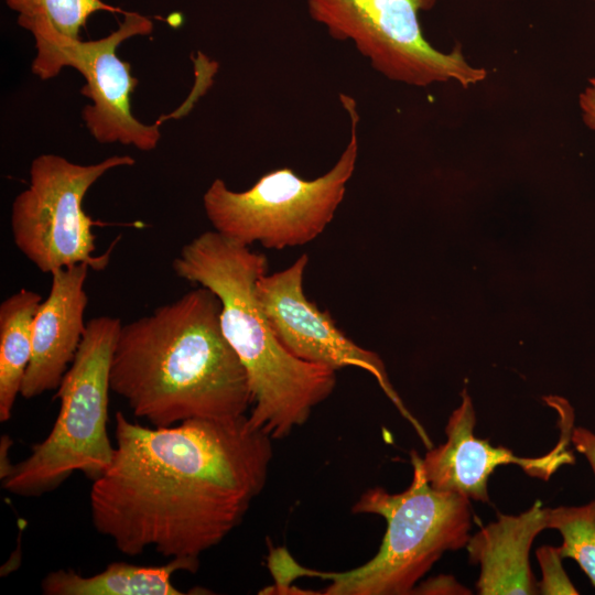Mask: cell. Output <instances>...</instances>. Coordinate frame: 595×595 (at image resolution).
I'll use <instances>...</instances> for the list:
<instances>
[{
    "label": "cell",
    "mask_w": 595,
    "mask_h": 595,
    "mask_svg": "<svg viewBox=\"0 0 595 595\" xmlns=\"http://www.w3.org/2000/svg\"><path fill=\"white\" fill-rule=\"evenodd\" d=\"M116 446L89 494L91 522L129 556L149 548L199 561L245 518L262 491L272 439L248 415L164 428L118 411Z\"/></svg>",
    "instance_id": "obj_1"
},
{
    "label": "cell",
    "mask_w": 595,
    "mask_h": 595,
    "mask_svg": "<svg viewBox=\"0 0 595 595\" xmlns=\"http://www.w3.org/2000/svg\"><path fill=\"white\" fill-rule=\"evenodd\" d=\"M221 303L198 285L122 324L110 364V390L154 428L190 419L246 415L248 376L226 339Z\"/></svg>",
    "instance_id": "obj_2"
},
{
    "label": "cell",
    "mask_w": 595,
    "mask_h": 595,
    "mask_svg": "<svg viewBox=\"0 0 595 595\" xmlns=\"http://www.w3.org/2000/svg\"><path fill=\"white\" fill-rule=\"evenodd\" d=\"M172 267L177 277L220 300L223 333L249 380V422L272 440L303 425L334 391L336 371L299 359L278 339L256 291L267 257L209 230L184 245Z\"/></svg>",
    "instance_id": "obj_3"
},
{
    "label": "cell",
    "mask_w": 595,
    "mask_h": 595,
    "mask_svg": "<svg viewBox=\"0 0 595 595\" xmlns=\"http://www.w3.org/2000/svg\"><path fill=\"white\" fill-rule=\"evenodd\" d=\"M413 476L409 487L391 494L382 487L365 491L354 513H375L387 522L378 552L365 564L345 572H322L302 566L285 548L271 549L268 567L274 584L261 594H282L300 577L328 582L314 594L407 595L446 551L466 545L472 526L469 499L434 489L421 457L411 452Z\"/></svg>",
    "instance_id": "obj_4"
},
{
    "label": "cell",
    "mask_w": 595,
    "mask_h": 595,
    "mask_svg": "<svg viewBox=\"0 0 595 595\" xmlns=\"http://www.w3.org/2000/svg\"><path fill=\"white\" fill-rule=\"evenodd\" d=\"M121 326V320L110 315L87 322L56 389L60 411L54 425L25 459L0 469L3 489L37 497L56 489L74 472L95 480L110 465L115 447L107 433L109 372Z\"/></svg>",
    "instance_id": "obj_5"
},
{
    "label": "cell",
    "mask_w": 595,
    "mask_h": 595,
    "mask_svg": "<svg viewBox=\"0 0 595 595\" xmlns=\"http://www.w3.org/2000/svg\"><path fill=\"white\" fill-rule=\"evenodd\" d=\"M339 98L350 119V138L333 167L313 180L289 167L277 169L241 192L215 178L203 195L215 231L242 246L259 242L280 250L306 245L325 230L344 199L358 159L357 105L350 96L340 94Z\"/></svg>",
    "instance_id": "obj_6"
},
{
    "label": "cell",
    "mask_w": 595,
    "mask_h": 595,
    "mask_svg": "<svg viewBox=\"0 0 595 595\" xmlns=\"http://www.w3.org/2000/svg\"><path fill=\"white\" fill-rule=\"evenodd\" d=\"M130 155H112L94 164L74 163L57 154H40L31 163L29 185L13 199L12 240L41 272L75 264L102 271L110 249L96 255L95 221L83 207L88 190L110 170L131 166Z\"/></svg>",
    "instance_id": "obj_7"
},
{
    "label": "cell",
    "mask_w": 595,
    "mask_h": 595,
    "mask_svg": "<svg viewBox=\"0 0 595 595\" xmlns=\"http://www.w3.org/2000/svg\"><path fill=\"white\" fill-rule=\"evenodd\" d=\"M313 21L336 41H349L374 69L390 80L424 87L483 82L484 68L469 64L461 47L442 52L423 35L419 14L436 0H305Z\"/></svg>",
    "instance_id": "obj_8"
},
{
    "label": "cell",
    "mask_w": 595,
    "mask_h": 595,
    "mask_svg": "<svg viewBox=\"0 0 595 595\" xmlns=\"http://www.w3.org/2000/svg\"><path fill=\"white\" fill-rule=\"evenodd\" d=\"M307 263V255H302L288 268L271 274L264 273L257 281L258 300L280 343L304 361L335 371L357 367L372 375L424 446L432 448L433 443L426 431L390 383L381 358L347 337L327 311L320 310L307 299L303 289Z\"/></svg>",
    "instance_id": "obj_9"
},
{
    "label": "cell",
    "mask_w": 595,
    "mask_h": 595,
    "mask_svg": "<svg viewBox=\"0 0 595 595\" xmlns=\"http://www.w3.org/2000/svg\"><path fill=\"white\" fill-rule=\"evenodd\" d=\"M153 22L139 12H125L118 29L105 37L76 42L64 56V67L75 68L85 79L80 93L91 104L82 110L83 121L99 143H120L140 151L154 150L161 139L158 125H144L131 111L130 97L138 79L129 63L117 55L126 40L149 35Z\"/></svg>",
    "instance_id": "obj_10"
},
{
    "label": "cell",
    "mask_w": 595,
    "mask_h": 595,
    "mask_svg": "<svg viewBox=\"0 0 595 595\" xmlns=\"http://www.w3.org/2000/svg\"><path fill=\"white\" fill-rule=\"evenodd\" d=\"M559 443L545 455L520 457L504 446H493L474 435L476 414L466 390L462 403L453 411L445 426L446 441L428 450L421 458L429 484L436 490L458 494L480 502H489L488 478L501 465H518L527 475L548 480L561 466L574 463L569 451L573 430L562 414Z\"/></svg>",
    "instance_id": "obj_11"
},
{
    "label": "cell",
    "mask_w": 595,
    "mask_h": 595,
    "mask_svg": "<svg viewBox=\"0 0 595 595\" xmlns=\"http://www.w3.org/2000/svg\"><path fill=\"white\" fill-rule=\"evenodd\" d=\"M87 264L53 271L48 295L36 311L32 329V357L20 394L32 399L58 388L80 345L88 296Z\"/></svg>",
    "instance_id": "obj_12"
},
{
    "label": "cell",
    "mask_w": 595,
    "mask_h": 595,
    "mask_svg": "<svg viewBox=\"0 0 595 595\" xmlns=\"http://www.w3.org/2000/svg\"><path fill=\"white\" fill-rule=\"evenodd\" d=\"M549 508L536 501L512 516L497 512V520L469 537L465 548L472 564L479 565L480 595L539 594L529 552L536 537L548 529Z\"/></svg>",
    "instance_id": "obj_13"
},
{
    "label": "cell",
    "mask_w": 595,
    "mask_h": 595,
    "mask_svg": "<svg viewBox=\"0 0 595 595\" xmlns=\"http://www.w3.org/2000/svg\"><path fill=\"white\" fill-rule=\"evenodd\" d=\"M18 13L17 22L35 41L32 73L43 80L60 75L65 53L78 41L79 31L97 11H118L102 0H3Z\"/></svg>",
    "instance_id": "obj_14"
},
{
    "label": "cell",
    "mask_w": 595,
    "mask_h": 595,
    "mask_svg": "<svg viewBox=\"0 0 595 595\" xmlns=\"http://www.w3.org/2000/svg\"><path fill=\"white\" fill-rule=\"evenodd\" d=\"M199 561L173 558L160 566L113 562L93 575L82 576L69 570L50 572L41 582L46 595H182L173 585L177 571L195 573Z\"/></svg>",
    "instance_id": "obj_15"
},
{
    "label": "cell",
    "mask_w": 595,
    "mask_h": 595,
    "mask_svg": "<svg viewBox=\"0 0 595 595\" xmlns=\"http://www.w3.org/2000/svg\"><path fill=\"white\" fill-rule=\"evenodd\" d=\"M42 296L21 289L0 304V421L7 422L32 357V329Z\"/></svg>",
    "instance_id": "obj_16"
},
{
    "label": "cell",
    "mask_w": 595,
    "mask_h": 595,
    "mask_svg": "<svg viewBox=\"0 0 595 595\" xmlns=\"http://www.w3.org/2000/svg\"><path fill=\"white\" fill-rule=\"evenodd\" d=\"M548 529L561 533V556L576 561L595 586V500L578 507L549 508Z\"/></svg>",
    "instance_id": "obj_17"
},
{
    "label": "cell",
    "mask_w": 595,
    "mask_h": 595,
    "mask_svg": "<svg viewBox=\"0 0 595 595\" xmlns=\"http://www.w3.org/2000/svg\"><path fill=\"white\" fill-rule=\"evenodd\" d=\"M542 578L537 582L539 594L576 595L577 589L566 575L558 547L542 545L537 550Z\"/></svg>",
    "instance_id": "obj_18"
},
{
    "label": "cell",
    "mask_w": 595,
    "mask_h": 595,
    "mask_svg": "<svg viewBox=\"0 0 595 595\" xmlns=\"http://www.w3.org/2000/svg\"><path fill=\"white\" fill-rule=\"evenodd\" d=\"M472 592L458 583L452 575H439L416 585L412 594H458L465 595Z\"/></svg>",
    "instance_id": "obj_19"
},
{
    "label": "cell",
    "mask_w": 595,
    "mask_h": 595,
    "mask_svg": "<svg viewBox=\"0 0 595 595\" xmlns=\"http://www.w3.org/2000/svg\"><path fill=\"white\" fill-rule=\"evenodd\" d=\"M571 441L575 450L584 455L595 477V433L585 428H574Z\"/></svg>",
    "instance_id": "obj_20"
},
{
    "label": "cell",
    "mask_w": 595,
    "mask_h": 595,
    "mask_svg": "<svg viewBox=\"0 0 595 595\" xmlns=\"http://www.w3.org/2000/svg\"><path fill=\"white\" fill-rule=\"evenodd\" d=\"M578 104L585 125L595 131V78L580 94Z\"/></svg>",
    "instance_id": "obj_21"
},
{
    "label": "cell",
    "mask_w": 595,
    "mask_h": 595,
    "mask_svg": "<svg viewBox=\"0 0 595 595\" xmlns=\"http://www.w3.org/2000/svg\"><path fill=\"white\" fill-rule=\"evenodd\" d=\"M595 2V0H593Z\"/></svg>",
    "instance_id": "obj_22"
}]
</instances>
